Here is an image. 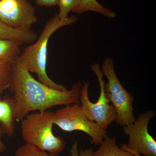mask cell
Instances as JSON below:
<instances>
[{"label":"cell","mask_w":156,"mask_h":156,"mask_svg":"<svg viewBox=\"0 0 156 156\" xmlns=\"http://www.w3.org/2000/svg\"><path fill=\"white\" fill-rule=\"evenodd\" d=\"M114 63L113 59L107 57L103 60L101 69L108 80L105 84V95L116 111L115 122L119 126L124 127L136 120L132 106L134 99L121 84L115 72Z\"/></svg>","instance_id":"cell-4"},{"label":"cell","mask_w":156,"mask_h":156,"mask_svg":"<svg viewBox=\"0 0 156 156\" xmlns=\"http://www.w3.org/2000/svg\"><path fill=\"white\" fill-rule=\"evenodd\" d=\"M92 156H140L123 150L119 147L115 137L107 134L99 144L97 151H93Z\"/></svg>","instance_id":"cell-12"},{"label":"cell","mask_w":156,"mask_h":156,"mask_svg":"<svg viewBox=\"0 0 156 156\" xmlns=\"http://www.w3.org/2000/svg\"><path fill=\"white\" fill-rule=\"evenodd\" d=\"M23 44L15 40L0 39V63H14L20 54V46Z\"/></svg>","instance_id":"cell-11"},{"label":"cell","mask_w":156,"mask_h":156,"mask_svg":"<svg viewBox=\"0 0 156 156\" xmlns=\"http://www.w3.org/2000/svg\"><path fill=\"white\" fill-rule=\"evenodd\" d=\"M0 19L7 25L31 29L37 21L35 9L27 0H0Z\"/></svg>","instance_id":"cell-8"},{"label":"cell","mask_w":156,"mask_h":156,"mask_svg":"<svg viewBox=\"0 0 156 156\" xmlns=\"http://www.w3.org/2000/svg\"><path fill=\"white\" fill-rule=\"evenodd\" d=\"M11 65L9 62L0 63V94L10 87Z\"/></svg>","instance_id":"cell-15"},{"label":"cell","mask_w":156,"mask_h":156,"mask_svg":"<svg viewBox=\"0 0 156 156\" xmlns=\"http://www.w3.org/2000/svg\"></svg>","instance_id":"cell-20"},{"label":"cell","mask_w":156,"mask_h":156,"mask_svg":"<svg viewBox=\"0 0 156 156\" xmlns=\"http://www.w3.org/2000/svg\"><path fill=\"white\" fill-rule=\"evenodd\" d=\"M19 57L11 66L9 88L13 94L11 99L16 122H21L31 111H43L57 105H80L82 83H75L69 90L53 89L35 80L23 66Z\"/></svg>","instance_id":"cell-1"},{"label":"cell","mask_w":156,"mask_h":156,"mask_svg":"<svg viewBox=\"0 0 156 156\" xmlns=\"http://www.w3.org/2000/svg\"><path fill=\"white\" fill-rule=\"evenodd\" d=\"M77 20V17L74 15L61 20L58 17V13L55 14L46 23L37 41L34 44L26 48L20 54L19 59L23 66L30 72L36 74L40 82L53 89L59 90L67 89L63 85L52 80L47 74L48 41L51 35L58 29L74 24Z\"/></svg>","instance_id":"cell-2"},{"label":"cell","mask_w":156,"mask_h":156,"mask_svg":"<svg viewBox=\"0 0 156 156\" xmlns=\"http://www.w3.org/2000/svg\"><path fill=\"white\" fill-rule=\"evenodd\" d=\"M155 115L154 110L143 112L134 122L123 127L129 140L127 144L121 146L122 149L136 155L156 156V141L148 131L149 123Z\"/></svg>","instance_id":"cell-7"},{"label":"cell","mask_w":156,"mask_h":156,"mask_svg":"<svg viewBox=\"0 0 156 156\" xmlns=\"http://www.w3.org/2000/svg\"><path fill=\"white\" fill-rule=\"evenodd\" d=\"M87 11L96 12L110 19L116 17L115 12L104 7L98 2L97 0H80L77 7L72 12L81 14Z\"/></svg>","instance_id":"cell-13"},{"label":"cell","mask_w":156,"mask_h":156,"mask_svg":"<svg viewBox=\"0 0 156 156\" xmlns=\"http://www.w3.org/2000/svg\"><path fill=\"white\" fill-rule=\"evenodd\" d=\"M15 156H59L58 154L48 153L31 144H25L17 149Z\"/></svg>","instance_id":"cell-14"},{"label":"cell","mask_w":156,"mask_h":156,"mask_svg":"<svg viewBox=\"0 0 156 156\" xmlns=\"http://www.w3.org/2000/svg\"><path fill=\"white\" fill-rule=\"evenodd\" d=\"M80 0H58V5L59 12L58 13L59 19L63 20L68 17L70 11L77 7Z\"/></svg>","instance_id":"cell-16"},{"label":"cell","mask_w":156,"mask_h":156,"mask_svg":"<svg viewBox=\"0 0 156 156\" xmlns=\"http://www.w3.org/2000/svg\"><path fill=\"white\" fill-rule=\"evenodd\" d=\"M93 150L92 148H87L83 149L80 148L79 149L78 143L76 141L73 144L69 151V156H92Z\"/></svg>","instance_id":"cell-17"},{"label":"cell","mask_w":156,"mask_h":156,"mask_svg":"<svg viewBox=\"0 0 156 156\" xmlns=\"http://www.w3.org/2000/svg\"><path fill=\"white\" fill-rule=\"evenodd\" d=\"M53 112L39 111L26 116L21 121V136L26 144L48 153L58 154L64 150L66 142L53 134Z\"/></svg>","instance_id":"cell-3"},{"label":"cell","mask_w":156,"mask_h":156,"mask_svg":"<svg viewBox=\"0 0 156 156\" xmlns=\"http://www.w3.org/2000/svg\"><path fill=\"white\" fill-rule=\"evenodd\" d=\"M15 121L13 101L11 98L7 96L0 100V126L4 134L9 136L14 135Z\"/></svg>","instance_id":"cell-9"},{"label":"cell","mask_w":156,"mask_h":156,"mask_svg":"<svg viewBox=\"0 0 156 156\" xmlns=\"http://www.w3.org/2000/svg\"><path fill=\"white\" fill-rule=\"evenodd\" d=\"M37 35L32 30H23L11 27L0 19V39L15 40L23 44L35 41Z\"/></svg>","instance_id":"cell-10"},{"label":"cell","mask_w":156,"mask_h":156,"mask_svg":"<svg viewBox=\"0 0 156 156\" xmlns=\"http://www.w3.org/2000/svg\"><path fill=\"white\" fill-rule=\"evenodd\" d=\"M4 134L2 127L0 126V153L4 152L6 151L7 147L5 144L2 140V134Z\"/></svg>","instance_id":"cell-19"},{"label":"cell","mask_w":156,"mask_h":156,"mask_svg":"<svg viewBox=\"0 0 156 156\" xmlns=\"http://www.w3.org/2000/svg\"><path fill=\"white\" fill-rule=\"evenodd\" d=\"M53 122L61 130L67 132L80 131L91 137L90 143L98 145L107 135L97 123L92 122L85 115L80 105H68L54 113Z\"/></svg>","instance_id":"cell-6"},{"label":"cell","mask_w":156,"mask_h":156,"mask_svg":"<svg viewBox=\"0 0 156 156\" xmlns=\"http://www.w3.org/2000/svg\"><path fill=\"white\" fill-rule=\"evenodd\" d=\"M58 0H35V2L40 7H51L57 5Z\"/></svg>","instance_id":"cell-18"},{"label":"cell","mask_w":156,"mask_h":156,"mask_svg":"<svg viewBox=\"0 0 156 156\" xmlns=\"http://www.w3.org/2000/svg\"><path fill=\"white\" fill-rule=\"evenodd\" d=\"M91 70L95 74L100 87V95L95 103L89 99V89L90 82H84L81 87L80 101L82 110L90 121L97 123L104 130H106L117 116L115 109L107 99L105 92V81L100 65L98 63L92 64Z\"/></svg>","instance_id":"cell-5"}]
</instances>
